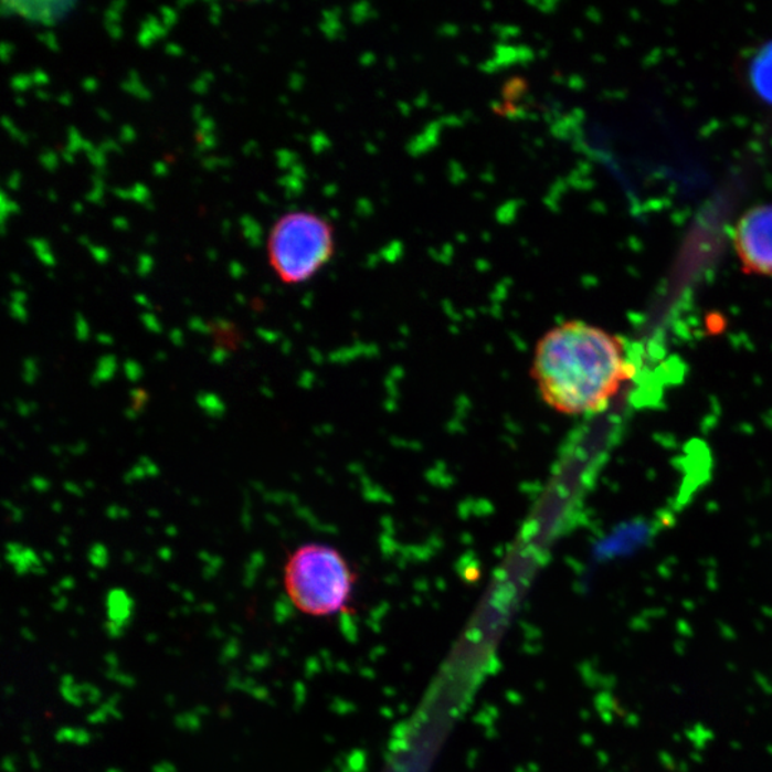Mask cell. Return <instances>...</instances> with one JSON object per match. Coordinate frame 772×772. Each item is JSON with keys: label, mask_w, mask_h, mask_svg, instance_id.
<instances>
[{"label": "cell", "mask_w": 772, "mask_h": 772, "mask_svg": "<svg viewBox=\"0 0 772 772\" xmlns=\"http://www.w3.org/2000/svg\"><path fill=\"white\" fill-rule=\"evenodd\" d=\"M542 401L570 416L596 415L634 376L625 343L585 320H567L542 335L532 358Z\"/></svg>", "instance_id": "6da1fadb"}, {"label": "cell", "mask_w": 772, "mask_h": 772, "mask_svg": "<svg viewBox=\"0 0 772 772\" xmlns=\"http://www.w3.org/2000/svg\"><path fill=\"white\" fill-rule=\"evenodd\" d=\"M356 581L347 558L327 543H304L285 562L286 594L300 613L310 616L343 613L352 600Z\"/></svg>", "instance_id": "7a4b0ae2"}, {"label": "cell", "mask_w": 772, "mask_h": 772, "mask_svg": "<svg viewBox=\"0 0 772 772\" xmlns=\"http://www.w3.org/2000/svg\"><path fill=\"white\" fill-rule=\"evenodd\" d=\"M334 252L331 223L310 212L290 211L271 233L272 266L286 284L314 278L332 260Z\"/></svg>", "instance_id": "3957f363"}, {"label": "cell", "mask_w": 772, "mask_h": 772, "mask_svg": "<svg viewBox=\"0 0 772 772\" xmlns=\"http://www.w3.org/2000/svg\"><path fill=\"white\" fill-rule=\"evenodd\" d=\"M732 241L745 274L772 276V205L745 212L737 222Z\"/></svg>", "instance_id": "277c9868"}, {"label": "cell", "mask_w": 772, "mask_h": 772, "mask_svg": "<svg viewBox=\"0 0 772 772\" xmlns=\"http://www.w3.org/2000/svg\"><path fill=\"white\" fill-rule=\"evenodd\" d=\"M9 7L13 12L22 14L23 18L32 22H41L42 25L53 27L66 14L75 3H53V2H11Z\"/></svg>", "instance_id": "5b68a950"}, {"label": "cell", "mask_w": 772, "mask_h": 772, "mask_svg": "<svg viewBox=\"0 0 772 772\" xmlns=\"http://www.w3.org/2000/svg\"><path fill=\"white\" fill-rule=\"evenodd\" d=\"M123 89L128 94L136 96L140 101L150 99V92L142 85L138 72L130 71L128 80L123 82Z\"/></svg>", "instance_id": "8992f818"}, {"label": "cell", "mask_w": 772, "mask_h": 772, "mask_svg": "<svg viewBox=\"0 0 772 772\" xmlns=\"http://www.w3.org/2000/svg\"><path fill=\"white\" fill-rule=\"evenodd\" d=\"M242 231H244V236L246 241L250 242L251 246L257 247L262 242V230L260 223H257L254 218L245 215L241 218Z\"/></svg>", "instance_id": "52a82bcc"}, {"label": "cell", "mask_w": 772, "mask_h": 772, "mask_svg": "<svg viewBox=\"0 0 772 772\" xmlns=\"http://www.w3.org/2000/svg\"><path fill=\"white\" fill-rule=\"evenodd\" d=\"M29 244H31L33 251L36 252V256L41 260L43 265H55V257H53L51 246L47 244L46 240H29Z\"/></svg>", "instance_id": "ba28073f"}, {"label": "cell", "mask_w": 772, "mask_h": 772, "mask_svg": "<svg viewBox=\"0 0 772 772\" xmlns=\"http://www.w3.org/2000/svg\"><path fill=\"white\" fill-rule=\"evenodd\" d=\"M140 27L149 29V31L152 32L154 36L157 39H162L167 36L168 33V29L163 27V23L159 22L157 18L152 17V14H149Z\"/></svg>", "instance_id": "9c48e42d"}, {"label": "cell", "mask_w": 772, "mask_h": 772, "mask_svg": "<svg viewBox=\"0 0 772 772\" xmlns=\"http://www.w3.org/2000/svg\"><path fill=\"white\" fill-rule=\"evenodd\" d=\"M67 136H70V140H67L66 149L72 154H76L77 150H82L85 140L81 138L80 133H77L74 126H70V129H67Z\"/></svg>", "instance_id": "30bf717a"}, {"label": "cell", "mask_w": 772, "mask_h": 772, "mask_svg": "<svg viewBox=\"0 0 772 772\" xmlns=\"http://www.w3.org/2000/svg\"><path fill=\"white\" fill-rule=\"evenodd\" d=\"M39 160H41L42 167L50 172H55L57 162H60V160H57V155L51 149L43 150Z\"/></svg>", "instance_id": "8fae6325"}, {"label": "cell", "mask_w": 772, "mask_h": 772, "mask_svg": "<svg viewBox=\"0 0 772 772\" xmlns=\"http://www.w3.org/2000/svg\"><path fill=\"white\" fill-rule=\"evenodd\" d=\"M130 195H133L134 201L147 205V203L149 202L150 192L144 183H135L134 188L130 189Z\"/></svg>", "instance_id": "7c38bea8"}, {"label": "cell", "mask_w": 772, "mask_h": 772, "mask_svg": "<svg viewBox=\"0 0 772 772\" xmlns=\"http://www.w3.org/2000/svg\"><path fill=\"white\" fill-rule=\"evenodd\" d=\"M32 85L33 82L31 75H17L11 80V87L14 92H18V94L25 92Z\"/></svg>", "instance_id": "4fadbf2b"}, {"label": "cell", "mask_w": 772, "mask_h": 772, "mask_svg": "<svg viewBox=\"0 0 772 772\" xmlns=\"http://www.w3.org/2000/svg\"><path fill=\"white\" fill-rule=\"evenodd\" d=\"M2 124L4 129L8 130L9 135H11L13 139L19 140L21 144H28L27 135L19 133L17 126L13 125L12 120L9 119L8 116H3Z\"/></svg>", "instance_id": "5bb4252c"}, {"label": "cell", "mask_w": 772, "mask_h": 772, "mask_svg": "<svg viewBox=\"0 0 772 772\" xmlns=\"http://www.w3.org/2000/svg\"><path fill=\"white\" fill-rule=\"evenodd\" d=\"M86 155L87 159H89V162L94 165V167L96 168V171H104L106 162L105 154L102 152L99 148H95L94 150H92V152Z\"/></svg>", "instance_id": "9a60e30c"}, {"label": "cell", "mask_w": 772, "mask_h": 772, "mask_svg": "<svg viewBox=\"0 0 772 772\" xmlns=\"http://www.w3.org/2000/svg\"><path fill=\"white\" fill-rule=\"evenodd\" d=\"M138 274L140 276H147L154 266L152 256L148 254H140L138 256Z\"/></svg>", "instance_id": "2e32d148"}, {"label": "cell", "mask_w": 772, "mask_h": 772, "mask_svg": "<svg viewBox=\"0 0 772 772\" xmlns=\"http://www.w3.org/2000/svg\"><path fill=\"white\" fill-rule=\"evenodd\" d=\"M159 12L162 14V23L165 28H172L175 23H177L178 14L172 8L162 7L159 9Z\"/></svg>", "instance_id": "e0dca14e"}, {"label": "cell", "mask_w": 772, "mask_h": 772, "mask_svg": "<svg viewBox=\"0 0 772 772\" xmlns=\"http://www.w3.org/2000/svg\"><path fill=\"white\" fill-rule=\"evenodd\" d=\"M198 148H201L203 152L209 149H213L216 147V138L213 136V134H199L198 133Z\"/></svg>", "instance_id": "ac0fdd59"}, {"label": "cell", "mask_w": 772, "mask_h": 772, "mask_svg": "<svg viewBox=\"0 0 772 772\" xmlns=\"http://www.w3.org/2000/svg\"><path fill=\"white\" fill-rule=\"evenodd\" d=\"M138 43L142 47H150L155 41H157V38L154 36V33L149 31V29L140 27V31L138 33Z\"/></svg>", "instance_id": "d6986e66"}, {"label": "cell", "mask_w": 772, "mask_h": 772, "mask_svg": "<svg viewBox=\"0 0 772 772\" xmlns=\"http://www.w3.org/2000/svg\"><path fill=\"white\" fill-rule=\"evenodd\" d=\"M89 251L91 255L94 256V260L98 262V264H106V262H108L109 252L105 250V247L91 245Z\"/></svg>", "instance_id": "ffe728a7"}, {"label": "cell", "mask_w": 772, "mask_h": 772, "mask_svg": "<svg viewBox=\"0 0 772 772\" xmlns=\"http://www.w3.org/2000/svg\"><path fill=\"white\" fill-rule=\"evenodd\" d=\"M38 39L39 41L45 43L51 51H60V45H57L56 38L52 32L39 33Z\"/></svg>", "instance_id": "44dd1931"}, {"label": "cell", "mask_w": 772, "mask_h": 772, "mask_svg": "<svg viewBox=\"0 0 772 772\" xmlns=\"http://www.w3.org/2000/svg\"><path fill=\"white\" fill-rule=\"evenodd\" d=\"M213 129H215V123H213L212 118H209V116H203V119L201 123H199V134H212Z\"/></svg>", "instance_id": "7402d4cb"}, {"label": "cell", "mask_w": 772, "mask_h": 772, "mask_svg": "<svg viewBox=\"0 0 772 772\" xmlns=\"http://www.w3.org/2000/svg\"><path fill=\"white\" fill-rule=\"evenodd\" d=\"M33 85L42 86L50 84V76L45 74V72L41 70H35L31 74Z\"/></svg>", "instance_id": "603a6c76"}, {"label": "cell", "mask_w": 772, "mask_h": 772, "mask_svg": "<svg viewBox=\"0 0 772 772\" xmlns=\"http://www.w3.org/2000/svg\"><path fill=\"white\" fill-rule=\"evenodd\" d=\"M120 11L118 9L109 7L108 11L105 12V25H116L119 23Z\"/></svg>", "instance_id": "cb8c5ba5"}, {"label": "cell", "mask_w": 772, "mask_h": 772, "mask_svg": "<svg viewBox=\"0 0 772 772\" xmlns=\"http://www.w3.org/2000/svg\"><path fill=\"white\" fill-rule=\"evenodd\" d=\"M136 134L133 126L124 125L123 129H120V140H123V142L129 144L134 142Z\"/></svg>", "instance_id": "d4e9b609"}, {"label": "cell", "mask_w": 772, "mask_h": 772, "mask_svg": "<svg viewBox=\"0 0 772 772\" xmlns=\"http://www.w3.org/2000/svg\"><path fill=\"white\" fill-rule=\"evenodd\" d=\"M99 149H101L102 152H104V154H106V152H114V150H115V152H123V150H120L119 145L116 144L114 139H106V140H104V142H102V144L99 145Z\"/></svg>", "instance_id": "484cf974"}, {"label": "cell", "mask_w": 772, "mask_h": 772, "mask_svg": "<svg viewBox=\"0 0 772 772\" xmlns=\"http://www.w3.org/2000/svg\"><path fill=\"white\" fill-rule=\"evenodd\" d=\"M209 84L203 77L199 76L192 84V91L197 92L198 95H205L208 92Z\"/></svg>", "instance_id": "4316f807"}, {"label": "cell", "mask_w": 772, "mask_h": 772, "mask_svg": "<svg viewBox=\"0 0 772 772\" xmlns=\"http://www.w3.org/2000/svg\"><path fill=\"white\" fill-rule=\"evenodd\" d=\"M209 7H211V17H209V21L212 22V25H218L221 18V7L218 3H211Z\"/></svg>", "instance_id": "83f0119b"}, {"label": "cell", "mask_w": 772, "mask_h": 772, "mask_svg": "<svg viewBox=\"0 0 772 772\" xmlns=\"http://www.w3.org/2000/svg\"><path fill=\"white\" fill-rule=\"evenodd\" d=\"M86 199L92 203H98V205H101L102 199H104V191H99V189H92V191L87 193Z\"/></svg>", "instance_id": "f1b7e54d"}, {"label": "cell", "mask_w": 772, "mask_h": 772, "mask_svg": "<svg viewBox=\"0 0 772 772\" xmlns=\"http://www.w3.org/2000/svg\"><path fill=\"white\" fill-rule=\"evenodd\" d=\"M82 87L92 94V92L98 89V81L95 77H86V80L82 81Z\"/></svg>", "instance_id": "f546056e"}, {"label": "cell", "mask_w": 772, "mask_h": 772, "mask_svg": "<svg viewBox=\"0 0 772 772\" xmlns=\"http://www.w3.org/2000/svg\"><path fill=\"white\" fill-rule=\"evenodd\" d=\"M12 52L13 45H11V43L3 42L2 46H0V55H2L3 62L11 60Z\"/></svg>", "instance_id": "4dcf8cb0"}, {"label": "cell", "mask_w": 772, "mask_h": 772, "mask_svg": "<svg viewBox=\"0 0 772 772\" xmlns=\"http://www.w3.org/2000/svg\"><path fill=\"white\" fill-rule=\"evenodd\" d=\"M230 272L233 278H241V276L244 275V268H242L240 262L236 261L231 262Z\"/></svg>", "instance_id": "1f68e13d"}, {"label": "cell", "mask_w": 772, "mask_h": 772, "mask_svg": "<svg viewBox=\"0 0 772 772\" xmlns=\"http://www.w3.org/2000/svg\"><path fill=\"white\" fill-rule=\"evenodd\" d=\"M19 183H21V173H19L18 171H14V172H12L11 177H9V179H8V188L13 189V191H14V189L19 188Z\"/></svg>", "instance_id": "d6a6232c"}, {"label": "cell", "mask_w": 772, "mask_h": 772, "mask_svg": "<svg viewBox=\"0 0 772 772\" xmlns=\"http://www.w3.org/2000/svg\"><path fill=\"white\" fill-rule=\"evenodd\" d=\"M165 50H167L168 55L171 56H181L183 53L182 47L177 45V43H168Z\"/></svg>", "instance_id": "836d02e7"}, {"label": "cell", "mask_w": 772, "mask_h": 772, "mask_svg": "<svg viewBox=\"0 0 772 772\" xmlns=\"http://www.w3.org/2000/svg\"><path fill=\"white\" fill-rule=\"evenodd\" d=\"M112 223H114V226L116 228V230H119V231H126L129 228L128 221H126L125 218H123V216L114 218V221H112Z\"/></svg>", "instance_id": "e575fe53"}, {"label": "cell", "mask_w": 772, "mask_h": 772, "mask_svg": "<svg viewBox=\"0 0 772 772\" xmlns=\"http://www.w3.org/2000/svg\"><path fill=\"white\" fill-rule=\"evenodd\" d=\"M202 163H203V167L209 169V171H213V169L221 167V159L207 158V159H203Z\"/></svg>", "instance_id": "d590c367"}, {"label": "cell", "mask_w": 772, "mask_h": 772, "mask_svg": "<svg viewBox=\"0 0 772 772\" xmlns=\"http://www.w3.org/2000/svg\"><path fill=\"white\" fill-rule=\"evenodd\" d=\"M106 29H108L109 35L112 39H119L123 36V29H120L119 23H116V25H105Z\"/></svg>", "instance_id": "8d00e7d4"}, {"label": "cell", "mask_w": 772, "mask_h": 772, "mask_svg": "<svg viewBox=\"0 0 772 772\" xmlns=\"http://www.w3.org/2000/svg\"><path fill=\"white\" fill-rule=\"evenodd\" d=\"M154 173L157 175V177H165V175L168 173L167 165H165L163 162L155 163Z\"/></svg>", "instance_id": "74e56055"}, {"label": "cell", "mask_w": 772, "mask_h": 772, "mask_svg": "<svg viewBox=\"0 0 772 772\" xmlns=\"http://www.w3.org/2000/svg\"><path fill=\"white\" fill-rule=\"evenodd\" d=\"M60 101V104L63 106H70L72 105V95L70 92H63V94L57 98Z\"/></svg>", "instance_id": "f35d334b"}, {"label": "cell", "mask_w": 772, "mask_h": 772, "mask_svg": "<svg viewBox=\"0 0 772 772\" xmlns=\"http://www.w3.org/2000/svg\"><path fill=\"white\" fill-rule=\"evenodd\" d=\"M112 192H114V195L120 199H133V195H130V191H125V189L116 188Z\"/></svg>", "instance_id": "ab89813d"}, {"label": "cell", "mask_w": 772, "mask_h": 772, "mask_svg": "<svg viewBox=\"0 0 772 772\" xmlns=\"http://www.w3.org/2000/svg\"><path fill=\"white\" fill-rule=\"evenodd\" d=\"M62 158L67 163H74V154L70 152L66 148L62 150Z\"/></svg>", "instance_id": "60d3db41"}, {"label": "cell", "mask_w": 772, "mask_h": 772, "mask_svg": "<svg viewBox=\"0 0 772 772\" xmlns=\"http://www.w3.org/2000/svg\"><path fill=\"white\" fill-rule=\"evenodd\" d=\"M203 115V109L201 105H197L195 108H193V118L198 120V124L201 123Z\"/></svg>", "instance_id": "b9f144b4"}, {"label": "cell", "mask_w": 772, "mask_h": 772, "mask_svg": "<svg viewBox=\"0 0 772 772\" xmlns=\"http://www.w3.org/2000/svg\"><path fill=\"white\" fill-rule=\"evenodd\" d=\"M254 150H256V144H255V142H252V140H251V142H247V144L245 145V147H244V152H245L246 155H250V154L254 152Z\"/></svg>", "instance_id": "7bdbcfd3"}, {"label": "cell", "mask_w": 772, "mask_h": 772, "mask_svg": "<svg viewBox=\"0 0 772 772\" xmlns=\"http://www.w3.org/2000/svg\"><path fill=\"white\" fill-rule=\"evenodd\" d=\"M36 96H38L39 99H42V101H47V99H50V95H47L46 92H45V91H42V89H38V91H36Z\"/></svg>", "instance_id": "ee69618b"}, {"label": "cell", "mask_w": 772, "mask_h": 772, "mask_svg": "<svg viewBox=\"0 0 772 772\" xmlns=\"http://www.w3.org/2000/svg\"><path fill=\"white\" fill-rule=\"evenodd\" d=\"M98 115L101 119L110 120V115L104 109H98Z\"/></svg>", "instance_id": "f6af8a7d"}, {"label": "cell", "mask_w": 772, "mask_h": 772, "mask_svg": "<svg viewBox=\"0 0 772 772\" xmlns=\"http://www.w3.org/2000/svg\"><path fill=\"white\" fill-rule=\"evenodd\" d=\"M77 241H80V244H82V245H85L87 247L91 246V242H89V240H87L86 236H81L80 240H77Z\"/></svg>", "instance_id": "bcb514c9"}, {"label": "cell", "mask_w": 772, "mask_h": 772, "mask_svg": "<svg viewBox=\"0 0 772 772\" xmlns=\"http://www.w3.org/2000/svg\"><path fill=\"white\" fill-rule=\"evenodd\" d=\"M46 197H47V199H50V201H52V202H56V201H57L56 193L53 192V191L47 192V195H46Z\"/></svg>", "instance_id": "7dc6e473"}, {"label": "cell", "mask_w": 772, "mask_h": 772, "mask_svg": "<svg viewBox=\"0 0 772 772\" xmlns=\"http://www.w3.org/2000/svg\"><path fill=\"white\" fill-rule=\"evenodd\" d=\"M82 211H84V205H82V203L80 202H76L74 205V212L81 213Z\"/></svg>", "instance_id": "c3c4849f"}, {"label": "cell", "mask_w": 772, "mask_h": 772, "mask_svg": "<svg viewBox=\"0 0 772 772\" xmlns=\"http://www.w3.org/2000/svg\"><path fill=\"white\" fill-rule=\"evenodd\" d=\"M222 228H223V230H222L223 233H228V232L231 231V223L228 222V221H225V222H223V226H222Z\"/></svg>", "instance_id": "681fc988"}, {"label": "cell", "mask_w": 772, "mask_h": 772, "mask_svg": "<svg viewBox=\"0 0 772 772\" xmlns=\"http://www.w3.org/2000/svg\"><path fill=\"white\" fill-rule=\"evenodd\" d=\"M208 256H209V260L215 261L218 257V254L215 251L211 250V251H208Z\"/></svg>", "instance_id": "f907efd6"}, {"label": "cell", "mask_w": 772, "mask_h": 772, "mask_svg": "<svg viewBox=\"0 0 772 772\" xmlns=\"http://www.w3.org/2000/svg\"><path fill=\"white\" fill-rule=\"evenodd\" d=\"M155 242H157V237H155L154 235L147 236V244L148 245H154Z\"/></svg>", "instance_id": "816d5d0a"}, {"label": "cell", "mask_w": 772, "mask_h": 772, "mask_svg": "<svg viewBox=\"0 0 772 772\" xmlns=\"http://www.w3.org/2000/svg\"><path fill=\"white\" fill-rule=\"evenodd\" d=\"M14 102H17L18 106H25V99L19 98V96L17 99H14Z\"/></svg>", "instance_id": "f5cc1de1"}, {"label": "cell", "mask_w": 772, "mask_h": 772, "mask_svg": "<svg viewBox=\"0 0 772 772\" xmlns=\"http://www.w3.org/2000/svg\"><path fill=\"white\" fill-rule=\"evenodd\" d=\"M70 231H71L70 228H67L66 225H63V232H70Z\"/></svg>", "instance_id": "db71d44e"}]
</instances>
